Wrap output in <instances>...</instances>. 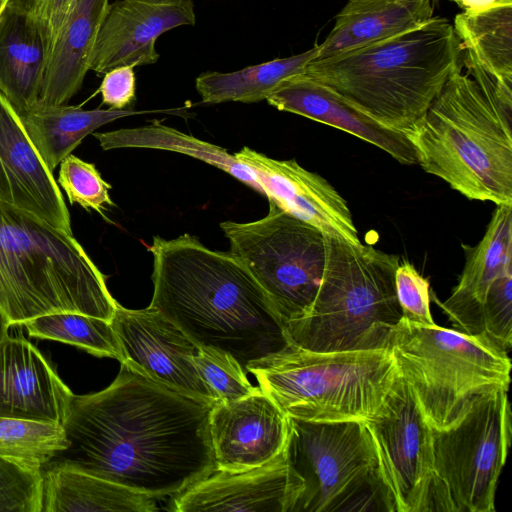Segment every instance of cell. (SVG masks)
<instances>
[{
    "label": "cell",
    "instance_id": "7402d4cb",
    "mask_svg": "<svg viewBox=\"0 0 512 512\" xmlns=\"http://www.w3.org/2000/svg\"><path fill=\"white\" fill-rule=\"evenodd\" d=\"M48 58L38 15L7 6L0 16V93L18 114L38 104Z\"/></svg>",
    "mask_w": 512,
    "mask_h": 512
},
{
    "label": "cell",
    "instance_id": "4316f807",
    "mask_svg": "<svg viewBox=\"0 0 512 512\" xmlns=\"http://www.w3.org/2000/svg\"><path fill=\"white\" fill-rule=\"evenodd\" d=\"M318 47L290 57L273 59L238 71H209L195 81L196 90L206 104L224 102L254 103L266 100L285 80L304 73L316 59Z\"/></svg>",
    "mask_w": 512,
    "mask_h": 512
},
{
    "label": "cell",
    "instance_id": "74e56055",
    "mask_svg": "<svg viewBox=\"0 0 512 512\" xmlns=\"http://www.w3.org/2000/svg\"><path fill=\"white\" fill-rule=\"evenodd\" d=\"M74 2L75 0H43L41 4L38 17L45 33L49 56L55 39Z\"/></svg>",
    "mask_w": 512,
    "mask_h": 512
},
{
    "label": "cell",
    "instance_id": "7a4b0ae2",
    "mask_svg": "<svg viewBox=\"0 0 512 512\" xmlns=\"http://www.w3.org/2000/svg\"><path fill=\"white\" fill-rule=\"evenodd\" d=\"M153 296L159 311L198 347L230 354L246 371L285 348L284 326L264 290L229 252L183 234L153 237Z\"/></svg>",
    "mask_w": 512,
    "mask_h": 512
},
{
    "label": "cell",
    "instance_id": "e575fe53",
    "mask_svg": "<svg viewBox=\"0 0 512 512\" xmlns=\"http://www.w3.org/2000/svg\"><path fill=\"white\" fill-rule=\"evenodd\" d=\"M482 333L508 351L512 344V267L491 285L481 310Z\"/></svg>",
    "mask_w": 512,
    "mask_h": 512
},
{
    "label": "cell",
    "instance_id": "ab89813d",
    "mask_svg": "<svg viewBox=\"0 0 512 512\" xmlns=\"http://www.w3.org/2000/svg\"><path fill=\"white\" fill-rule=\"evenodd\" d=\"M460 7L464 10H478L490 6L496 0H459Z\"/></svg>",
    "mask_w": 512,
    "mask_h": 512
},
{
    "label": "cell",
    "instance_id": "30bf717a",
    "mask_svg": "<svg viewBox=\"0 0 512 512\" xmlns=\"http://www.w3.org/2000/svg\"><path fill=\"white\" fill-rule=\"evenodd\" d=\"M508 390L476 397L451 425L432 429V511L494 512L499 476L512 438Z\"/></svg>",
    "mask_w": 512,
    "mask_h": 512
},
{
    "label": "cell",
    "instance_id": "d6986e66",
    "mask_svg": "<svg viewBox=\"0 0 512 512\" xmlns=\"http://www.w3.org/2000/svg\"><path fill=\"white\" fill-rule=\"evenodd\" d=\"M73 393L28 340L0 342V417L63 424Z\"/></svg>",
    "mask_w": 512,
    "mask_h": 512
},
{
    "label": "cell",
    "instance_id": "6da1fadb",
    "mask_svg": "<svg viewBox=\"0 0 512 512\" xmlns=\"http://www.w3.org/2000/svg\"><path fill=\"white\" fill-rule=\"evenodd\" d=\"M214 403L121 363L104 390L72 395L62 424L68 446L43 468H72L152 498L174 496L217 468Z\"/></svg>",
    "mask_w": 512,
    "mask_h": 512
},
{
    "label": "cell",
    "instance_id": "83f0119b",
    "mask_svg": "<svg viewBox=\"0 0 512 512\" xmlns=\"http://www.w3.org/2000/svg\"><path fill=\"white\" fill-rule=\"evenodd\" d=\"M103 150L149 148L174 151L213 165L264 195L253 171L224 148L165 126L158 121L138 127L92 133Z\"/></svg>",
    "mask_w": 512,
    "mask_h": 512
},
{
    "label": "cell",
    "instance_id": "d4e9b609",
    "mask_svg": "<svg viewBox=\"0 0 512 512\" xmlns=\"http://www.w3.org/2000/svg\"><path fill=\"white\" fill-rule=\"evenodd\" d=\"M42 512L158 510L155 498L64 466L42 469Z\"/></svg>",
    "mask_w": 512,
    "mask_h": 512
},
{
    "label": "cell",
    "instance_id": "603a6c76",
    "mask_svg": "<svg viewBox=\"0 0 512 512\" xmlns=\"http://www.w3.org/2000/svg\"><path fill=\"white\" fill-rule=\"evenodd\" d=\"M109 0H75L53 44L39 105H62L79 91Z\"/></svg>",
    "mask_w": 512,
    "mask_h": 512
},
{
    "label": "cell",
    "instance_id": "7bdbcfd3",
    "mask_svg": "<svg viewBox=\"0 0 512 512\" xmlns=\"http://www.w3.org/2000/svg\"><path fill=\"white\" fill-rule=\"evenodd\" d=\"M449 1L455 2L456 4H458L460 6V1L459 0H449Z\"/></svg>",
    "mask_w": 512,
    "mask_h": 512
},
{
    "label": "cell",
    "instance_id": "f546056e",
    "mask_svg": "<svg viewBox=\"0 0 512 512\" xmlns=\"http://www.w3.org/2000/svg\"><path fill=\"white\" fill-rule=\"evenodd\" d=\"M23 325L32 337L60 341L95 356L122 362V351L111 321L67 312L43 315Z\"/></svg>",
    "mask_w": 512,
    "mask_h": 512
},
{
    "label": "cell",
    "instance_id": "836d02e7",
    "mask_svg": "<svg viewBox=\"0 0 512 512\" xmlns=\"http://www.w3.org/2000/svg\"><path fill=\"white\" fill-rule=\"evenodd\" d=\"M42 472L0 457V512H42Z\"/></svg>",
    "mask_w": 512,
    "mask_h": 512
},
{
    "label": "cell",
    "instance_id": "484cf974",
    "mask_svg": "<svg viewBox=\"0 0 512 512\" xmlns=\"http://www.w3.org/2000/svg\"><path fill=\"white\" fill-rule=\"evenodd\" d=\"M158 111L84 110L80 106L35 105L20 113L23 126L47 167L53 172L89 134L114 120Z\"/></svg>",
    "mask_w": 512,
    "mask_h": 512
},
{
    "label": "cell",
    "instance_id": "8fae6325",
    "mask_svg": "<svg viewBox=\"0 0 512 512\" xmlns=\"http://www.w3.org/2000/svg\"><path fill=\"white\" fill-rule=\"evenodd\" d=\"M263 218L220 223L236 257L264 290L283 326L304 317L320 287L326 234L273 200Z\"/></svg>",
    "mask_w": 512,
    "mask_h": 512
},
{
    "label": "cell",
    "instance_id": "ffe728a7",
    "mask_svg": "<svg viewBox=\"0 0 512 512\" xmlns=\"http://www.w3.org/2000/svg\"><path fill=\"white\" fill-rule=\"evenodd\" d=\"M266 101L280 111L298 114L350 133L384 150L402 164H418L416 148L407 135L376 121L305 73L285 80Z\"/></svg>",
    "mask_w": 512,
    "mask_h": 512
},
{
    "label": "cell",
    "instance_id": "52a82bcc",
    "mask_svg": "<svg viewBox=\"0 0 512 512\" xmlns=\"http://www.w3.org/2000/svg\"><path fill=\"white\" fill-rule=\"evenodd\" d=\"M246 371L285 415L320 422L370 418L399 375L389 348L312 351L290 343Z\"/></svg>",
    "mask_w": 512,
    "mask_h": 512
},
{
    "label": "cell",
    "instance_id": "d590c367",
    "mask_svg": "<svg viewBox=\"0 0 512 512\" xmlns=\"http://www.w3.org/2000/svg\"><path fill=\"white\" fill-rule=\"evenodd\" d=\"M430 284L412 264L399 263L395 272L396 297L404 320L420 324L434 325L430 311Z\"/></svg>",
    "mask_w": 512,
    "mask_h": 512
},
{
    "label": "cell",
    "instance_id": "8d00e7d4",
    "mask_svg": "<svg viewBox=\"0 0 512 512\" xmlns=\"http://www.w3.org/2000/svg\"><path fill=\"white\" fill-rule=\"evenodd\" d=\"M134 66L124 65L104 74L99 87L102 103L110 109L124 110L135 100L136 77Z\"/></svg>",
    "mask_w": 512,
    "mask_h": 512
},
{
    "label": "cell",
    "instance_id": "4fadbf2b",
    "mask_svg": "<svg viewBox=\"0 0 512 512\" xmlns=\"http://www.w3.org/2000/svg\"><path fill=\"white\" fill-rule=\"evenodd\" d=\"M111 324L121 363L158 383L216 402L194 363L198 346L155 308L131 310L117 304Z\"/></svg>",
    "mask_w": 512,
    "mask_h": 512
},
{
    "label": "cell",
    "instance_id": "277c9868",
    "mask_svg": "<svg viewBox=\"0 0 512 512\" xmlns=\"http://www.w3.org/2000/svg\"><path fill=\"white\" fill-rule=\"evenodd\" d=\"M117 304L73 234L0 202V309L11 326L67 312L111 321Z\"/></svg>",
    "mask_w": 512,
    "mask_h": 512
},
{
    "label": "cell",
    "instance_id": "ba28073f",
    "mask_svg": "<svg viewBox=\"0 0 512 512\" xmlns=\"http://www.w3.org/2000/svg\"><path fill=\"white\" fill-rule=\"evenodd\" d=\"M389 349L431 429L454 423L479 395L509 389L508 351L485 335L401 318Z\"/></svg>",
    "mask_w": 512,
    "mask_h": 512
},
{
    "label": "cell",
    "instance_id": "60d3db41",
    "mask_svg": "<svg viewBox=\"0 0 512 512\" xmlns=\"http://www.w3.org/2000/svg\"><path fill=\"white\" fill-rule=\"evenodd\" d=\"M10 323L7 319V317L5 316V314L2 312V310L0 309V342L7 336L9 335L8 334V331H9V327H10Z\"/></svg>",
    "mask_w": 512,
    "mask_h": 512
},
{
    "label": "cell",
    "instance_id": "9c48e42d",
    "mask_svg": "<svg viewBox=\"0 0 512 512\" xmlns=\"http://www.w3.org/2000/svg\"><path fill=\"white\" fill-rule=\"evenodd\" d=\"M286 461L301 480L291 512H394L363 421L289 417Z\"/></svg>",
    "mask_w": 512,
    "mask_h": 512
},
{
    "label": "cell",
    "instance_id": "8992f818",
    "mask_svg": "<svg viewBox=\"0 0 512 512\" xmlns=\"http://www.w3.org/2000/svg\"><path fill=\"white\" fill-rule=\"evenodd\" d=\"M397 255L326 235V262L308 313L284 326L288 342L312 351L389 348L402 317Z\"/></svg>",
    "mask_w": 512,
    "mask_h": 512
},
{
    "label": "cell",
    "instance_id": "e0dca14e",
    "mask_svg": "<svg viewBox=\"0 0 512 512\" xmlns=\"http://www.w3.org/2000/svg\"><path fill=\"white\" fill-rule=\"evenodd\" d=\"M288 435L289 417L259 387L241 399L213 405L210 437L216 469L264 465L284 452Z\"/></svg>",
    "mask_w": 512,
    "mask_h": 512
},
{
    "label": "cell",
    "instance_id": "5bb4252c",
    "mask_svg": "<svg viewBox=\"0 0 512 512\" xmlns=\"http://www.w3.org/2000/svg\"><path fill=\"white\" fill-rule=\"evenodd\" d=\"M196 23L192 0H119L110 3L90 56L89 70L104 75L119 66L158 61L163 33Z\"/></svg>",
    "mask_w": 512,
    "mask_h": 512
},
{
    "label": "cell",
    "instance_id": "4dcf8cb0",
    "mask_svg": "<svg viewBox=\"0 0 512 512\" xmlns=\"http://www.w3.org/2000/svg\"><path fill=\"white\" fill-rule=\"evenodd\" d=\"M67 446L61 424L0 417V457L42 472L53 456Z\"/></svg>",
    "mask_w": 512,
    "mask_h": 512
},
{
    "label": "cell",
    "instance_id": "7c38bea8",
    "mask_svg": "<svg viewBox=\"0 0 512 512\" xmlns=\"http://www.w3.org/2000/svg\"><path fill=\"white\" fill-rule=\"evenodd\" d=\"M363 423L394 512H432V429L400 371L379 411Z\"/></svg>",
    "mask_w": 512,
    "mask_h": 512
},
{
    "label": "cell",
    "instance_id": "b9f144b4",
    "mask_svg": "<svg viewBox=\"0 0 512 512\" xmlns=\"http://www.w3.org/2000/svg\"><path fill=\"white\" fill-rule=\"evenodd\" d=\"M11 0H0V16L3 13V11L6 9V7L9 5Z\"/></svg>",
    "mask_w": 512,
    "mask_h": 512
},
{
    "label": "cell",
    "instance_id": "2e32d148",
    "mask_svg": "<svg viewBox=\"0 0 512 512\" xmlns=\"http://www.w3.org/2000/svg\"><path fill=\"white\" fill-rule=\"evenodd\" d=\"M300 491L301 480L283 452L261 466L237 471L215 469L174 495L168 510L291 512Z\"/></svg>",
    "mask_w": 512,
    "mask_h": 512
},
{
    "label": "cell",
    "instance_id": "ac0fdd59",
    "mask_svg": "<svg viewBox=\"0 0 512 512\" xmlns=\"http://www.w3.org/2000/svg\"><path fill=\"white\" fill-rule=\"evenodd\" d=\"M0 202L72 233L58 184L31 142L21 118L0 93Z\"/></svg>",
    "mask_w": 512,
    "mask_h": 512
},
{
    "label": "cell",
    "instance_id": "3957f363",
    "mask_svg": "<svg viewBox=\"0 0 512 512\" xmlns=\"http://www.w3.org/2000/svg\"><path fill=\"white\" fill-rule=\"evenodd\" d=\"M462 48L452 23L433 16L401 34L312 60L304 73L410 138L459 65Z\"/></svg>",
    "mask_w": 512,
    "mask_h": 512
},
{
    "label": "cell",
    "instance_id": "5b68a950",
    "mask_svg": "<svg viewBox=\"0 0 512 512\" xmlns=\"http://www.w3.org/2000/svg\"><path fill=\"white\" fill-rule=\"evenodd\" d=\"M511 124L457 65L410 140L425 172L470 200L512 205Z\"/></svg>",
    "mask_w": 512,
    "mask_h": 512
},
{
    "label": "cell",
    "instance_id": "1f68e13d",
    "mask_svg": "<svg viewBox=\"0 0 512 512\" xmlns=\"http://www.w3.org/2000/svg\"><path fill=\"white\" fill-rule=\"evenodd\" d=\"M194 363L216 401H235L258 389L249 382L240 364L226 352L198 347Z\"/></svg>",
    "mask_w": 512,
    "mask_h": 512
},
{
    "label": "cell",
    "instance_id": "9a60e30c",
    "mask_svg": "<svg viewBox=\"0 0 512 512\" xmlns=\"http://www.w3.org/2000/svg\"><path fill=\"white\" fill-rule=\"evenodd\" d=\"M254 173L264 195L324 234L361 243L346 200L323 177L296 160H276L249 147L234 154Z\"/></svg>",
    "mask_w": 512,
    "mask_h": 512
},
{
    "label": "cell",
    "instance_id": "44dd1931",
    "mask_svg": "<svg viewBox=\"0 0 512 512\" xmlns=\"http://www.w3.org/2000/svg\"><path fill=\"white\" fill-rule=\"evenodd\" d=\"M466 261L458 284L443 302L435 300L459 331L483 335L481 310L493 282L512 267V205H497L482 240L462 246Z\"/></svg>",
    "mask_w": 512,
    "mask_h": 512
},
{
    "label": "cell",
    "instance_id": "d6a6232c",
    "mask_svg": "<svg viewBox=\"0 0 512 512\" xmlns=\"http://www.w3.org/2000/svg\"><path fill=\"white\" fill-rule=\"evenodd\" d=\"M58 184L63 188L70 204L93 209L104 217L106 205L114 206L107 183L95 165L70 154L60 162Z\"/></svg>",
    "mask_w": 512,
    "mask_h": 512
},
{
    "label": "cell",
    "instance_id": "f35d334b",
    "mask_svg": "<svg viewBox=\"0 0 512 512\" xmlns=\"http://www.w3.org/2000/svg\"><path fill=\"white\" fill-rule=\"evenodd\" d=\"M43 0H11L10 7L38 15Z\"/></svg>",
    "mask_w": 512,
    "mask_h": 512
},
{
    "label": "cell",
    "instance_id": "f1b7e54d",
    "mask_svg": "<svg viewBox=\"0 0 512 512\" xmlns=\"http://www.w3.org/2000/svg\"><path fill=\"white\" fill-rule=\"evenodd\" d=\"M454 31L467 52L502 83L512 85V0H496L455 16Z\"/></svg>",
    "mask_w": 512,
    "mask_h": 512
},
{
    "label": "cell",
    "instance_id": "cb8c5ba5",
    "mask_svg": "<svg viewBox=\"0 0 512 512\" xmlns=\"http://www.w3.org/2000/svg\"><path fill=\"white\" fill-rule=\"evenodd\" d=\"M432 0H349L316 59L337 56L416 28L433 17Z\"/></svg>",
    "mask_w": 512,
    "mask_h": 512
}]
</instances>
